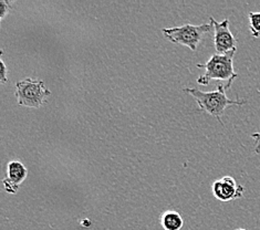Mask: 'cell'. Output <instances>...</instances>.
Here are the masks:
<instances>
[{
  "instance_id": "cell-9",
  "label": "cell",
  "mask_w": 260,
  "mask_h": 230,
  "mask_svg": "<svg viewBox=\"0 0 260 230\" xmlns=\"http://www.w3.org/2000/svg\"><path fill=\"white\" fill-rule=\"evenodd\" d=\"M249 30L253 38L260 37V11L258 12H249Z\"/></svg>"
},
{
  "instance_id": "cell-3",
  "label": "cell",
  "mask_w": 260,
  "mask_h": 230,
  "mask_svg": "<svg viewBox=\"0 0 260 230\" xmlns=\"http://www.w3.org/2000/svg\"><path fill=\"white\" fill-rule=\"evenodd\" d=\"M51 95L45 82L40 79H23L16 83V97L18 105L38 109Z\"/></svg>"
},
{
  "instance_id": "cell-11",
  "label": "cell",
  "mask_w": 260,
  "mask_h": 230,
  "mask_svg": "<svg viewBox=\"0 0 260 230\" xmlns=\"http://www.w3.org/2000/svg\"><path fill=\"white\" fill-rule=\"evenodd\" d=\"M0 65H2V83H6L7 82V67H6L5 62L3 59H0Z\"/></svg>"
},
{
  "instance_id": "cell-5",
  "label": "cell",
  "mask_w": 260,
  "mask_h": 230,
  "mask_svg": "<svg viewBox=\"0 0 260 230\" xmlns=\"http://www.w3.org/2000/svg\"><path fill=\"white\" fill-rule=\"evenodd\" d=\"M209 20L214 29V46L217 54H226L237 50V40L229 29V19L218 22L210 17Z\"/></svg>"
},
{
  "instance_id": "cell-13",
  "label": "cell",
  "mask_w": 260,
  "mask_h": 230,
  "mask_svg": "<svg viewBox=\"0 0 260 230\" xmlns=\"http://www.w3.org/2000/svg\"><path fill=\"white\" fill-rule=\"evenodd\" d=\"M236 230H247V229H241V228H240V229H236Z\"/></svg>"
},
{
  "instance_id": "cell-4",
  "label": "cell",
  "mask_w": 260,
  "mask_h": 230,
  "mask_svg": "<svg viewBox=\"0 0 260 230\" xmlns=\"http://www.w3.org/2000/svg\"><path fill=\"white\" fill-rule=\"evenodd\" d=\"M212 29L213 26L210 23L200 24V26L186 23L181 27L165 28L163 29V34L165 38L172 43L187 47L191 51L195 52L198 45L202 42L204 36Z\"/></svg>"
},
{
  "instance_id": "cell-12",
  "label": "cell",
  "mask_w": 260,
  "mask_h": 230,
  "mask_svg": "<svg viewBox=\"0 0 260 230\" xmlns=\"http://www.w3.org/2000/svg\"><path fill=\"white\" fill-rule=\"evenodd\" d=\"M251 138L255 140V153L260 154V133H253Z\"/></svg>"
},
{
  "instance_id": "cell-8",
  "label": "cell",
  "mask_w": 260,
  "mask_h": 230,
  "mask_svg": "<svg viewBox=\"0 0 260 230\" xmlns=\"http://www.w3.org/2000/svg\"><path fill=\"white\" fill-rule=\"evenodd\" d=\"M160 225L165 230H182L184 227V220L177 211L169 210L160 217Z\"/></svg>"
},
{
  "instance_id": "cell-10",
  "label": "cell",
  "mask_w": 260,
  "mask_h": 230,
  "mask_svg": "<svg viewBox=\"0 0 260 230\" xmlns=\"http://www.w3.org/2000/svg\"><path fill=\"white\" fill-rule=\"evenodd\" d=\"M12 3L6 2V0H0V20H3L4 18L7 16L8 12L12 9Z\"/></svg>"
},
{
  "instance_id": "cell-1",
  "label": "cell",
  "mask_w": 260,
  "mask_h": 230,
  "mask_svg": "<svg viewBox=\"0 0 260 230\" xmlns=\"http://www.w3.org/2000/svg\"><path fill=\"white\" fill-rule=\"evenodd\" d=\"M231 84H218L217 90L212 92H204L196 88H185L184 92L188 93V94L194 97L200 110L216 117L218 122L222 124L221 115L224 114L227 108L232 107V105L241 107V105L246 104V101L231 100L226 95V91L231 89Z\"/></svg>"
},
{
  "instance_id": "cell-6",
  "label": "cell",
  "mask_w": 260,
  "mask_h": 230,
  "mask_svg": "<svg viewBox=\"0 0 260 230\" xmlns=\"http://www.w3.org/2000/svg\"><path fill=\"white\" fill-rule=\"evenodd\" d=\"M212 191L216 200L222 203H228L243 197L245 188L244 186L238 185L233 177L224 176L215 180L212 186Z\"/></svg>"
},
{
  "instance_id": "cell-2",
  "label": "cell",
  "mask_w": 260,
  "mask_h": 230,
  "mask_svg": "<svg viewBox=\"0 0 260 230\" xmlns=\"http://www.w3.org/2000/svg\"><path fill=\"white\" fill-rule=\"evenodd\" d=\"M237 50H233L226 54H213L205 64H197L198 68L205 70V73L197 79L202 85H208L212 80L227 81V84H233L238 74L234 70V57Z\"/></svg>"
},
{
  "instance_id": "cell-7",
  "label": "cell",
  "mask_w": 260,
  "mask_h": 230,
  "mask_svg": "<svg viewBox=\"0 0 260 230\" xmlns=\"http://www.w3.org/2000/svg\"><path fill=\"white\" fill-rule=\"evenodd\" d=\"M28 170L21 161L11 160L7 165V177L3 180L4 188L8 194H17L20 185L27 178Z\"/></svg>"
}]
</instances>
